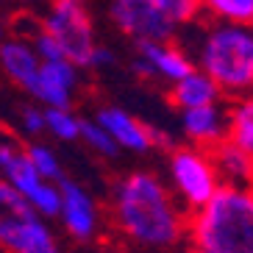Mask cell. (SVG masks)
Listing matches in <instances>:
<instances>
[{
	"label": "cell",
	"instance_id": "cell-7",
	"mask_svg": "<svg viewBox=\"0 0 253 253\" xmlns=\"http://www.w3.org/2000/svg\"><path fill=\"white\" fill-rule=\"evenodd\" d=\"M170 181L181 203L189 211H198L220 189V175L206 148H178L170 156Z\"/></svg>",
	"mask_w": 253,
	"mask_h": 253
},
{
	"label": "cell",
	"instance_id": "cell-5",
	"mask_svg": "<svg viewBox=\"0 0 253 253\" xmlns=\"http://www.w3.org/2000/svg\"><path fill=\"white\" fill-rule=\"evenodd\" d=\"M0 181H6L8 186H14L25 201L34 206L39 217H59L61 209V189L59 181L42 178L34 164H31L25 148H20L14 139L0 136Z\"/></svg>",
	"mask_w": 253,
	"mask_h": 253
},
{
	"label": "cell",
	"instance_id": "cell-13",
	"mask_svg": "<svg viewBox=\"0 0 253 253\" xmlns=\"http://www.w3.org/2000/svg\"><path fill=\"white\" fill-rule=\"evenodd\" d=\"M181 128L189 142L198 148H214L217 142L228 139V114L217 103L198 106V109H184L181 114Z\"/></svg>",
	"mask_w": 253,
	"mask_h": 253
},
{
	"label": "cell",
	"instance_id": "cell-27",
	"mask_svg": "<svg viewBox=\"0 0 253 253\" xmlns=\"http://www.w3.org/2000/svg\"><path fill=\"white\" fill-rule=\"evenodd\" d=\"M3 34H6V28H3V23H0V42H3Z\"/></svg>",
	"mask_w": 253,
	"mask_h": 253
},
{
	"label": "cell",
	"instance_id": "cell-17",
	"mask_svg": "<svg viewBox=\"0 0 253 253\" xmlns=\"http://www.w3.org/2000/svg\"><path fill=\"white\" fill-rule=\"evenodd\" d=\"M228 139L253 156V97L239 100L228 112Z\"/></svg>",
	"mask_w": 253,
	"mask_h": 253
},
{
	"label": "cell",
	"instance_id": "cell-19",
	"mask_svg": "<svg viewBox=\"0 0 253 253\" xmlns=\"http://www.w3.org/2000/svg\"><path fill=\"white\" fill-rule=\"evenodd\" d=\"M203 6L225 23L251 25L253 23V0H203Z\"/></svg>",
	"mask_w": 253,
	"mask_h": 253
},
{
	"label": "cell",
	"instance_id": "cell-28",
	"mask_svg": "<svg viewBox=\"0 0 253 253\" xmlns=\"http://www.w3.org/2000/svg\"><path fill=\"white\" fill-rule=\"evenodd\" d=\"M192 253H209V251H203V248H195V251Z\"/></svg>",
	"mask_w": 253,
	"mask_h": 253
},
{
	"label": "cell",
	"instance_id": "cell-2",
	"mask_svg": "<svg viewBox=\"0 0 253 253\" xmlns=\"http://www.w3.org/2000/svg\"><path fill=\"white\" fill-rule=\"evenodd\" d=\"M189 234L209 253H253V186L223 184L192 211Z\"/></svg>",
	"mask_w": 253,
	"mask_h": 253
},
{
	"label": "cell",
	"instance_id": "cell-25",
	"mask_svg": "<svg viewBox=\"0 0 253 253\" xmlns=\"http://www.w3.org/2000/svg\"><path fill=\"white\" fill-rule=\"evenodd\" d=\"M109 64H114V53L103 45H95L89 56V67H109Z\"/></svg>",
	"mask_w": 253,
	"mask_h": 253
},
{
	"label": "cell",
	"instance_id": "cell-15",
	"mask_svg": "<svg viewBox=\"0 0 253 253\" xmlns=\"http://www.w3.org/2000/svg\"><path fill=\"white\" fill-rule=\"evenodd\" d=\"M211 153V162H214L217 175L225 181V184L234 186H253V156L245 150L234 145L231 139L217 142L214 148H209Z\"/></svg>",
	"mask_w": 253,
	"mask_h": 253
},
{
	"label": "cell",
	"instance_id": "cell-22",
	"mask_svg": "<svg viewBox=\"0 0 253 253\" xmlns=\"http://www.w3.org/2000/svg\"><path fill=\"white\" fill-rule=\"evenodd\" d=\"M162 11L167 20H172L175 25H184L189 20H195V14L201 11V3L203 0H148Z\"/></svg>",
	"mask_w": 253,
	"mask_h": 253
},
{
	"label": "cell",
	"instance_id": "cell-23",
	"mask_svg": "<svg viewBox=\"0 0 253 253\" xmlns=\"http://www.w3.org/2000/svg\"><path fill=\"white\" fill-rule=\"evenodd\" d=\"M31 45H34V50H37V56L42 61H53V59H64V53H61V47L56 45V39L47 34V31L37 28V34L28 39Z\"/></svg>",
	"mask_w": 253,
	"mask_h": 253
},
{
	"label": "cell",
	"instance_id": "cell-9",
	"mask_svg": "<svg viewBox=\"0 0 253 253\" xmlns=\"http://www.w3.org/2000/svg\"><path fill=\"white\" fill-rule=\"evenodd\" d=\"M75 86H78V67L70 59H53L42 61L28 95H34V100L45 109H70Z\"/></svg>",
	"mask_w": 253,
	"mask_h": 253
},
{
	"label": "cell",
	"instance_id": "cell-1",
	"mask_svg": "<svg viewBox=\"0 0 253 253\" xmlns=\"http://www.w3.org/2000/svg\"><path fill=\"white\" fill-rule=\"evenodd\" d=\"M114 225L142 248H172L184 234V211L153 172H128L112 192Z\"/></svg>",
	"mask_w": 253,
	"mask_h": 253
},
{
	"label": "cell",
	"instance_id": "cell-6",
	"mask_svg": "<svg viewBox=\"0 0 253 253\" xmlns=\"http://www.w3.org/2000/svg\"><path fill=\"white\" fill-rule=\"evenodd\" d=\"M42 31L56 39L64 59H70L75 67H89V56L97 42L84 0H50V8L42 20Z\"/></svg>",
	"mask_w": 253,
	"mask_h": 253
},
{
	"label": "cell",
	"instance_id": "cell-21",
	"mask_svg": "<svg viewBox=\"0 0 253 253\" xmlns=\"http://www.w3.org/2000/svg\"><path fill=\"white\" fill-rule=\"evenodd\" d=\"M25 153H28L31 164H34V170H37L42 178H47V181H61L59 156H56V153H53L47 145H42V142H34L31 148H25Z\"/></svg>",
	"mask_w": 253,
	"mask_h": 253
},
{
	"label": "cell",
	"instance_id": "cell-12",
	"mask_svg": "<svg viewBox=\"0 0 253 253\" xmlns=\"http://www.w3.org/2000/svg\"><path fill=\"white\" fill-rule=\"evenodd\" d=\"M97 123L109 131L117 148H126V150H134V153H148L153 145V128L139 123L134 114H128L126 109H117V106H103L97 112Z\"/></svg>",
	"mask_w": 253,
	"mask_h": 253
},
{
	"label": "cell",
	"instance_id": "cell-26",
	"mask_svg": "<svg viewBox=\"0 0 253 253\" xmlns=\"http://www.w3.org/2000/svg\"><path fill=\"white\" fill-rule=\"evenodd\" d=\"M14 3H45V0H14Z\"/></svg>",
	"mask_w": 253,
	"mask_h": 253
},
{
	"label": "cell",
	"instance_id": "cell-16",
	"mask_svg": "<svg viewBox=\"0 0 253 253\" xmlns=\"http://www.w3.org/2000/svg\"><path fill=\"white\" fill-rule=\"evenodd\" d=\"M217 97H220V86L203 70L186 73L184 78H178L172 84L170 89V100L178 106L181 112L184 109H198V106H211L217 103Z\"/></svg>",
	"mask_w": 253,
	"mask_h": 253
},
{
	"label": "cell",
	"instance_id": "cell-4",
	"mask_svg": "<svg viewBox=\"0 0 253 253\" xmlns=\"http://www.w3.org/2000/svg\"><path fill=\"white\" fill-rule=\"evenodd\" d=\"M0 248L8 253H59L45 217L6 181H0Z\"/></svg>",
	"mask_w": 253,
	"mask_h": 253
},
{
	"label": "cell",
	"instance_id": "cell-11",
	"mask_svg": "<svg viewBox=\"0 0 253 253\" xmlns=\"http://www.w3.org/2000/svg\"><path fill=\"white\" fill-rule=\"evenodd\" d=\"M59 189H61L59 217L64 223V228L75 239H92L97 234V225H100L95 198L75 181H59Z\"/></svg>",
	"mask_w": 253,
	"mask_h": 253
},
{
	"label": "cell",
	"instance_id": "cell-20",
	"mask_svg": "<svg viewBox=\"0 0 253 253\" xmlns=\"http://www.w3.org/2000/svg\"><path fill=\"white\" fill-rule=\"evenodd\" d=\"M78 139H84L86 145H89L95 153H100V156H117V142L109 136V131H106L97 120H81V136Z\"/></svg>",
	"mask_w": 253,
	"mask_h": 253
},
{
	"label": "cell",
	"instance_id": "cell-14",
	"mask_svg": "<svg viewBox=\"0 0 253 253\" xmlns=\"http://www.w3.org/2000/svg\"><path fill=\"white\" fill-rule=\"evenodd\" d=\"M0 67L17 86L31 92L39 75V67H42V59L37 56L28 39H3L0 42Z\"/></svg>",
	"mask_w": 253,
	"mask_h": 253
},
{
	"label": "cell",
	"instance_id": "cell-8",
	"mask_svg": "<svg viewBox=\"0 0 253 253\" xmlns=\"http://www.w3.org/2000/svg\"><path fill=\"white\" fill-rule=\"evenodd\" d=\"M114 25L126 37L139 42H170L175 34V23L159 11L148 0H112L109 8Z\"/></svg>",
	"mask_w": 253,
	"mask_h": 253
},
{
	"label": "cell",
	"instance_id": "cell-3",
	"mask_svg": "<svg viewBox=\"0 0 253 253\" xmlns=\"http://www.w3.org/2000/svg\"><path fill=\"white\" fill-rule=\"evenodd\" d=\"M201 70L220 92H245L253 86V28L220 23L209 31L198 53Z\"/></svg>",
	"mask_w": 253,
	"mask_h": 253
},
{
	"label": "cell",
	"instance_id": "cell-10",
	"mask_svg": "<svg viewBox=\"0 0 253 253\" xmlns=\"http://www.w3.org/2000/svg\"><path fill=\"white\" fill-rule=\"evenodd\" d=\"M134 73L142 78H164V81L175 84L186 73H192V61L184 50H178L170 42H139V53L134 59Z\"/></svg>",
	"mask_w": 253,
	"mask_h": 253
},
{
	"label": "cell",
	"instance_id": "cell-18",
	"mask_svg": "<svg viewBox=\"0 0 253 253\" xmlns=\"http://www.w3.org/2000/svg\"><path fill=\"white\" fill-rule=\"evenodd\" d=\"M45 131L61 142H73L81 136V120L70 109H45Z\"/></svg>",
	"mask_w": 253,
	"mask_h": 253
},
{
	"label": "cell",
	"instance_id": "cell-24",
	"mask_svg": "<svg viewBox=\"0 0 253 253\" xmlns=\"http://www.w3.org/2000/svg\"><path fill=\"white\" fill-rule=\"evenodd\" d=\"M20 128H23V134H28V136L42 134V131H45V109H39V106L23 109V114H20Z\"/></svg>",
	"mask_w": 253,
	"mask_h": 253
}]
</instances>
